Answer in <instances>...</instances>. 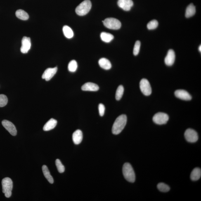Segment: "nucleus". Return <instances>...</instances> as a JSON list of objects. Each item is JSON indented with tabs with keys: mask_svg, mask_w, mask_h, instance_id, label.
<instances>
[{
	"mask_svg": "<svg viewBox=\"0 0 201 201\" xmlns=\"http://www.w3.org/2000/svg\"><path fill=\"white\" fill-rule=\"evenodd\" d=\"M57 124V121L56 119H51L48 121L44 125L43 129L45 131H50L55 128Z\"/></svg>",
	"mask_w": 201,
	"mask_h": 201,
	"instance_id": "obj_17",
	"label": "nucleus"
},
{
	"mask_svg": "<svg viewBox=\"0 0 201 201\" xmlns=\"http://www.w3.org/2000/svg\"><path fill=\"white\" fill-rule=\"evenodd\" d=\"M91 7V2L89 0H85L76 8V13L79 16H84L89 13Z\"/></svg>",
	"mask_w": 201,
	"mask_h": 201,
	"instance_id": "obj_3",
	"label": "nucleus"
},
{
	"mask_svg": "<svg viewBox=\"0 0 201 201\" xmlns=\"http://www.w3.org/2000/svg\"><path fill=\"white\" fill-rule=\"evenodd\" d=\"M141 43L139 41H137L135 43L134 48H133V54L135 56H137L139 52Z\"/></svg>",
	"mask_w": 201,
	"mask_h": 201,
	"instance_id": "obj_31",
	"label": "nucleus"
},
{
	"mask_svg": "<svg viewBox=\"0 0 201 201\" xmlns=\"http://www.w3.org/2000/svg\"><path fill=\"white\" fill-rule=\"evenodd\" d=\"M8 102L7 97L6 95L0 94V107L6 106Z\"/></svg>",
	"mask_w": 201,
	"mask_h": 201,
	"instance_id": "obj_29",
	"label": "nucleus"
},
{
	"mask_svg": "<svg viewBox=\"0 0 201 201\" xmlns=\"http://www.w3.org/2000/svg\"><path fill=\"white\" fill-rule=\"evenodd\" d=\"M158 22L156 20H153L149 22L147 24V28L151 30L156 28L158 26Z\"/></svg>",
	"mask_w": 201,
	"mask_h": 201,
	"instance_id": "obj_28",
	"label": "nucleus"
},
{
	"mask_svg": "<svg viewBox=\"0 0 201 201\" xmlns=\"http://www.w3.org/2000/svg\"><path fill=\"white\" fill-rule=\"evenodd\" d=\"M124 88L122 85H119L118 87L116 93V100H119L122 98L123 94Z\"/></svg>",
	"mask_w": 201,
	"mask_h": 201,
	"instance_id": "obj_25",
	"label": "nucleus"
},
{
	"mask_svg": "<svg viewBox=\"0 0 201 201\" xmlns=\"http://www.w3.org/2000/svg\"><path fill=\"white\" fill-rule=\"evenodd\" d=\"M78 67L77 62L75 60H72L68 64V69L69 71L72 72H75Z\"/></svg>",
	"mask_w": 201,
	"mask_h": 201,
	"instance_id": "obj_26",
	"label": "nucleus"
},
{
	"mask_svg": "<svg viewBox=\"0 0 201 201\" xmlns=\"http://www.w3.org/2000/svg\"><path fill=\"white\" fill-rule=\"evenodd\" d=\"M123 173L124 177L128 181L134 183L136 179L135 173L132 166L129 163H126L123 167Z\"/></svg>",
	"mask_w": 201,
	"mask_h": 201,
	"instance_id": "obj_2",
	"label": "nucleus"
},
{
	"mask_svg": "<svg viewBox=\"0 0 201 201\" xmlns=\"http://www.w3.org/2000/svg\"><path fill=\"white\" fill-rule=\"evenodd\" d=\"M196 12L195 7L193 3L190 4L187 7L185 12V17L187 18L193 16Z\"/></svg>",
	"mask_w": 201,
	"mask_h": 201,
	"instance_id": "obj_20",
	"label": "nucleus"
},
{
	"mask_svg": "<svg viewBox=\"0 0 201 201\" xmlns=\"http://www.w3.org/2000/svg\"><path fill=\"white\" fill-rule=\"evenodd\" d=\"M99 65L101 68L105 70H109L111 68L112 64L107 59L102 58L100 59L98 61Z\"/></svg>",
	"mask_w": 201,
	"mask_h": 201,
	"instance_id": "obj_18",
	"label": "nucleus"
},
{
	"mask_svg": "<svg viewBox=\"0 0 201 201\" xmlns=\"http://www.w3.org/2000/svg\"><path fill=\"white\" fill-rule=\"evenodd\" d=\"M140 88L142 93L146 96H149L152 93V88L148 80L142 79L140 82Z\"/></svg>",
	"mask_w": 201,
	"mask_h": 201,
	"instance_id": "obj_8",
	"label": "nucleus"
},
{
	"mask_svg": "<svg viewBox=\"0 0 201 201\" xmlns=\"http://www.w3.org/2000/svg\"><path fill=\"white\" fill-rule=\"evenodd\" d=\"M201 176V169L199 168H195L192 171L191 174L190 178L192 181H195L200 179Z\"/></svg>",
	"mask_w": 201,
	"mask_h": 201,
	"instance_id": "obj_19",
	"label": "nucleus"
},
{
	"mask_svg": "<svg viewBox=\"0 0 201 201\" xmlns=\"http://www.w3.org/2000/svg\"><path fill=\"white\" fill-rule=\"evenodd\" d=\"M99 112L100 116H103L104 114L105 107L103 104H100L98 105Z\"/></svg>",
	"mask_w": 201,
	"mask_h": 201,
	"instance_id": "obj_32",
	"label": "nucleus"
},
{
	"mask_svg": "<svg viewBox=\"0 0 201 201\" xmlns=\"http://www.w3.org/2000/svg\"><path fill=\"white\" fill-rule=\"evenodd\" d=\"M42 171L45 178L48 180V181L50 184H53L54 183L53 178L50 174L49 170H48L47 167L46 165H44L43 166Z\"/></svg>",
	"mask_w": 201,
	"mask_h": 201,
	"instance_id": "obj_21",
	"label": "nucleus"
},
{
	"mask_svg": "<svg viewBox=\"0 0 201 201\" xmlns=\"http://www.w3.org/2000/svg\"><path fill=\"white\" fill-rule=\"evenodd\" d=\"M127 122V117L126 115L119 116L116 119L112 126V131L114 135L119 134L123 130Z\"/></svg>",
	"mask_w": 201,
	"mask_h": 201,
	"instance_id": "obj_1",
	"label": "nucleus"
},
{
	"mask_svg": "<svg viewBox=\"0 0 201 201\" xmlns=\"http://www.w3.org/2000/svg\"><path fill=\"white\" fill-rule=\"evenodd\" d=\"M57 70H58V68L57 67L46 69L43 74L42 78L45 79L46 81H50L56 74Z\"/></svg>",
	"mask_w": 201,
	"mask_h": 201,
	"instance_id": "obj_12",
	"label": "nucleus"
},
{
	"mask_svg": "<svg viewBox=\"0 0 201 201\" xmlns=\"http://www.w3.org/2000/svg\"><path fill=\"white\" fill-rule=\"evenodd\" d=\"M83 139L82 131L80 130H77L73 133L72 135V139L76 145H78L82 142Z\"/></svg>",
	"mask_w": 201,
	"mask_h": 201,
	"instance_id": "obj_16",
	"label": "nucleus"
},
{
	"mask_svg": "<svg viewBox=\"0 0 201 201\" xmlns=\"http://www.w3.org/2000/svg\"><path fill=\"white\" fill-rule=\"evenodd\" d=\"M56 165L58 171L60 173H63L65 171V168L59 159L56 160Z\"/></svg>",
	"mask_w": 201,
	"mask_h": 201,
	"instance_id": "obj_30",
	"label": "nucleus"
},
{
	"mask_svg": "<svg viewBox=\"0 0 201 201\" xmlns=\"http://www.w3.org/2000/svg\"><path fill=\"white\" fill-rule=\"evenodd\" d=\"M102 40L105 43H110L114 39V36L112 34L106 32H102L100 35Z\"/></svg>",
	"mask_w": 201,
	"mask_h": 201,
	"instance_id": "obj_22",
	"label": "nucleus"
},
{
	"mask_svg": "<svg viewBox=\"0 0 201 201\" xmlns=\"http://www.w3.org/2000/svg\"><path fill=\"white\" fill-rule=\"evenodd\" d=\"M15 14L17 18L22 20H28L29 18L28 14L22 9L17 10Z\"/></svg>",
	"mask_w": 201,
	"mask_h": 201,
	"instance_id": "obj_23",
	"label": "nucleus"
},
{
	"mask_svg": "<svg viewBox=\"0 0 201 201\" xmlns=\"http://www.w3.org/2000/svg\"><path fill=\"white\" fill-rule=\"evenodd\" d=\"M176 59V55L174 50L170 49L168 51L167 56L165 59V63L168 66H171L173 65Z\"/></svg>",
	"mask_w": 201,
	"mask_h": 201,
	"instance_id": "obj_14",
	"label": "nucleus"
},
{
	"mask_svg": "<svg viewBox=\"0 0 201 201\" xmlns=\"http://www.w3.org/2000/svg\"><path fill=\"white\" fill-rule=\"evenodd\" d=\"M169 119V116L167 114L159 112L154 116L153 121L156 124L162 125L167 123Z\"/></svg>",
	"mask_w": 201,
	"mask_h": 201,
	"instance_id": "obj_6",
	"label": "nucleus"
},
{
	"mask_svg": "<svg viewBox=\"0 0 201 201\" xmlns=\"http://www.w3.org/2000/svg\"><path fill=\"white\" fill-rule=\"evenodd\" d=\"M175 95L176 97L183 100H190L192 99V97L189 93L184 90H176L175 92Z\"/></svg>",
	"mask_w": 201,
	"mask_h": 201,
	"instance_id": "obj_13",
	"label": "nucleus"
},
{
	"mask_svg": "<svg viewBox=\"0 0 201 201\" xmlns=\"http://www.w3.org/2000/svg\"><path fill=\"white\" fill-rule=\"evenodd\" d=\"M104 25L107 28L117 30L119 29L121 27V22L117 19L110 18L105 19L103 21Z\"/></svg>",
	"mask_w": 201,
	"mask_h": 201,
	"instance_id": "obj_5",
	"label": "nucleus"
},
{
	"mask_svg": "<svg viewBox=\"0 0 201 201\" xmlns=\"http://www.w3.org/2000/svg\"><path fill=\"white\" fill-rule=\"evenodd\" d=\"M157 188L160 191L162 192H167L170 189L169 185L162 183H159L157 185Z\"/></svg>",
	"mask_w": 201,
	"mask_h": 201,
	"instance_id": "obj_27",
	"label": "nucleus"
},
{
	"mask_svg": "<svg viewBox=\"0 0 201 201\" xmlns=\"http://www.w3.org/2000/svg\"><path fill=\"white\" fill-rule=\"evenodd\" d=\"M199 51H200V52L201 51V45H200V46H199Z\"/></svg>",
	"mask_w": 201,
	"mask_h": 201,
	"instance_id": "obj_33",
	"label": "nucleus"
},
{
	"mask_svg": "<svg viewBox=\"0 0 201 201\" xmlns=\"http://www.w3.org/2000/svg\"><path fill=\"white\" fill-rule=\"evenodd\" d=\"M119 7L125 11H129L133 6L132 0H118L117 2Z\"/></svg>",
	"mask_w": 201,
	"mask_h": 201,
	"instance_id": "obj_11",
	"label": "nucleus"
},
{
	"mask_svg": "<svg viewBox=\"0 0 201 201\" xmlns=\"http://www.w3.org/2000/svg\"><path fill=\"white\" fill-rule=\"evenodd\" d=\"M184 136L187 141L190 143H195L199 138L198 135L196 131L192 129L186 130L184 133Z\"/></svg>",
	"mask_w": 201,
	"mask_h": 201,
	"instance_id": "obj_7",
	"label": "nucleus"
},
{
	"mask_svg": "<svg viewBox=\"0 0 201 201\" xmlns=\"http://www.w3.org/2000/svg\"><path fill=\"white\" fill-rule=\"evenodd\" d=\"M2 125L10 134L13 136H16L17 131L13 123L7 120H3L2 122Z\"/></svg>",
	"mask_w": 201,
	"mask_h": 201,
	"instance_id": "obj_9",
	"label": "nucleus"
},
{
	"mask_svg": "<svg viewBox=\"0 0 201 201\" xmlns=\"http://www.w3.org/2000/svg\"><path fill=\"white\" fill-rule=\"evenodd\" d=\"M31 47V42L30 38L24 37L22 40V46L21 51L22 53L28 52Z\"/></svg>",
	"mask_w": 201,
	"mask_h": 201,
	"instance_id": "obj_10",
	"label": "nucleus"
},
{
	"mask_svg": "<svg viewBox=\"0 0 201 201\" xmlns=\"http://www.w3.org/2000/svg\"><path fill=\"white\" fill-rule=\"evenodd\" d=\"M63 31L64 35L68 39H71L73 37L74 35L73 31L68 26H64L63 28Z\"/></svg>",
	"mask_w": 201,
	"mask_h": 201,
	"instance_id": "obj_24",
	"label": "nucleus"
},
{
	"mask_svg": "<svg viewBox=\"0 0 201 201\" xmlns=\"http://www.w3.org/2000/svg\"><path fill=\"white\" fill-rule=\"evenodd\" d=\"M81 89L84 91H97L99 89V87L94 83L87 82L83 85Z\"/></svg>",
	"mask_w": 201,
	"mask_h": 201,
	"instance_id": "obj_15",
	"label": "nucleus"
},
{
	"mask_svg": "<svg viewBox=\"0 0 201 201\" xmlns=\"http://www.w3.org/2000/svg\"><path fill=\"white\" fill-rule=\"evenodd\" d=\"M2 192L5 194V196L9 198L12 195V191L13 188V182L11 178L6 177L2 180Z\"/></svg>",
	"mask_w": 201,
	"mask_h": 201,
	"instance_id": "obj_4",
	"label": "nucleus"
}]
</instances>
